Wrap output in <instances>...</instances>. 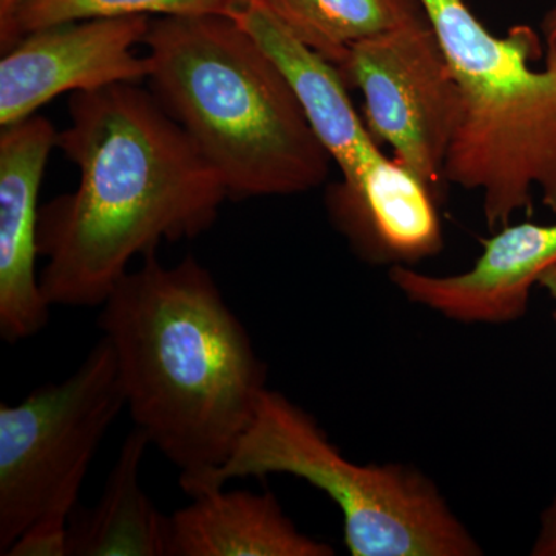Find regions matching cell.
I'll return each instance as SVG.
<instances>
[{
  "label": "cell",
  "instance_id": "cell-1",
  "mask_svg": "<svg viewBox=\"0 0 556 556\" xmlns=\"http://www.w3.org/2000/svg\"><path fill=\"white\" fill-rule=\"evenodd\" d=\"M58 148L75 190L40 207V285L51 306H101L131 260L206 232L228 199L188 134L139 84L70 94Z\"/></svg>",
  "mask_w": 556,
  "mask_h": 556
},
{
  "label": "cell",
  "instance_id": "cell-3",
  "mask_svg": "<svg viewBox=\"0 0 556 556\" xmlns=\"http://www.w3.org/2000/svg\"><path fill=\"white\" fill-rule=\"evenodd\" d=\"M149 90L217 172L228 199L324 185L327 150L281 70L225 14L150 21Z\"/></svg>",
  "mask_w": 556,
  "mask_h": 556
},
{
  "label": "cell",
  "instance_id": "cell-14",
  "mask_svg": "<svg viewBox=\"0 0 556 556\" xmlns=\"http://www.w3.org/2000/svg\"><path fill=\"white\" fill-rule=\"evenodd\" d=\"M150 447L139 428L127 434L100 500L75 508L68 525V556H172V519L139 481Z\"/></svg>",
  "mask_w": 556,
  "mask_h": 556
},
{
  "label": "cell",
  "instance_id": "cell-16",
  "mask_svg": "<svg viewBox=\"0 0 556 556\" xmlns=\"http://www.w3.org/2000/svg\"><path fill=\"white\" fill-rule=\"evenodd\" d=\"M239 0H22L14 14L9 53L28 33L68 22L129 16H229Z\"/></svg>",
  "mask_w": 556,
  "mask_h": 556
},
{
  "label": "cell",
  "instance_id": "cell-15",
  "mask_svg": "<svg viewBox=\"0 0 556 556\" xmlns=\"http://www.w3.org/2000/svg\"><path fill=\"white\" fill-rule=\"evenodd\" d=\"M303 43L338 65L364 40L424 16L419 0H266Z\"/></svg>",
  "mask_w": 556,
  "mask_h": 556
},
{
  "label": "cell",
  "instance_id": "cell-5",
  "mask_svg": "<svg viewBox=\"0 0 556 556\" xmlns=\"http://www.w3.org/2000/svg\"><path fill=\"white\" fill-rule=\"evenodd\" d=\"M269 475L303 479L334 501L353 556L482 555L478 541L427 475L404 464L353 463L332 444L316 417L268 388L251 426L206 492L223 489L232 479Z\"/></svg>",
  "mask_w": 556,
  "mask_h": 556
},
{
  "label": "cell",
  "instance_id": "cell-12",
  "mask_svg": "<svg viewBox=\"0 0 556 556\" xmlns=\"http://www.w3.org/2000/svg\"><path fill=\"white\" fill-rule=\"evenodd\" d=\"M441 199L397 160H380L353 190L328 192L329 215L357 255L413 266L444 249Z\"/></svg>",
  "mask_w": 556,
  "mask_h": 556
},
{
  "label": "cell",
  "instance_id": "cell-10",
  "mask_svg": "<svg viewBox=\"0 0 556 556\" xmlns=\"http://www.w3.org/2000/svg\"><path fill=\"white\" fill-rule=\"evenodd\" d=\"M556 263V222L510 223L482 240L467 270L431 276L413 266H391L390 280L408 302L459 324L501 325L529 308L541 274Z\"/></svg>",
  "mask_w": 556,
  "mask_h": 556
},
{
  "label": "cell",
  "instance_id": "cell-11",
  "mask_svg": "<svg viewBox=\"0 0 556 556\" xmlns=\"http://www.w3.org/2000/svg\"><path fill=\"white\" fill-rule=\"evenodd\" d=\"M229 16L283 73L311 129L342 172L339 188L356 189L386 153L354 109L340 70L289 31L266 0H239Z\"/></svg>",
  "mask_w": 556,
  "mask_h": 556
},
{
  "label": "cell",
  "instance_id": "cell-6",
  "mask_svg": "<svg viewBox=\"0 0 556 556\" xmlns=\"http://www.w3.org/2000/svg\"><path fill=\"white\" fill-rule=\"evenodd\" d=\"M124 408L104 338L67 379L0 404V555L38 519L72 518L94 453Z\"/></svg>",
  "mask_w": 556,
  "mask_h": 556
},
{
  "label": "cell",
  "instance_id": "cell-9",
  "mask_svg": "<svg viewBox=\"0 0 556 556\" xmlns=\"http://www.w3.org/2000/svg\"><path fill=\"white\" fill-rule=\"evenodd\" d=\"M58 135L40 115L0 134V336L9 343L35 338L49 324L51 305L36 260L39 190Z\"/></svg>",
  "mask_w": 556,
  "mask_h": 556
},
{
  "label": "cell",
  "instance_id": "cell-21",
  "mask_svg": "<svg viewBox=\"0 0 556 556\" xmlns=\"http://www.w3.org/2000/svg\"><path fill=\"white\" fill-rule=\"evenodd\" d=\"M546 64L554 65L556 67V36L555 38L546 39Z\"/></svg>",
  "mask_w": 556,
  "mask_h": 556
},
{
  "label": "cell",
  "instance_id": "cell-8",
  "mask_svg": "<svg viewBox=\"0 0 556 556\" xmlns=\"http://www.w3.org/2000/svg\"><path fill=\"white\" fill-rule=\"evenodd\" d=\"M150 17L68 22L28 33L0 61V126L36 115L64 93L139 84L149 61L138 54Z\"/></svg>",
  "mask_w": 556,
  "mask_h": 556
},
{
  "label": "cell",
  "instance_id": "cell-20",
  "mask_svg": "<svg viewBox=\"0 0 556 556\" xmlns=\"http://www.w3.org/2000/svg\"><path fill=\"white\" fill-rule=\"evenodd\" d=\"M538 287L543 288L556 303V263L554 266H551V268L541 274L540 280H538ZM554 317L556 320V311Z\"/></svg>",
  "mask_w": 556,
  "mask_h": 556
},
{
  "label": "cell",
  "instance_id": "cell-13",
  "mask_svg": "<svg viewBox=\"0 0 556 556\" xmlns=\"http://www.w3.org/2000/svg\"><path fill=\"white\" fill-rule=\"evenodd\" d=\"M172 519V556H332L305 535L270 492L208 490Z\"/></svg>",
  "mask_w": 556,
  "mask_h": 556
},
{
  "label": "cell",
  "instance_id": "cell-22",
  "mask_svg": "<svg viewBox=\"0 0 556 556\" xmlns=\"http://www.w3.org/2000/svg\"><path fill=\"white\" fill-rule=\"evenodd\" d=\"M544 31H546V39L555 38L556 36V9L552 11L547 16L546 27H544Z\"/></svg>",
  "mask_w": 556,
  "mask_h": 556
},
{
  "label": "cell",
  "instance_id": "cell-7",
  "mask_svg": "<svg viewBox=\"0 0 556 556\" xmlns=\"http://www.w3.org/2000/svg\"><path fill=\"white\" fill-rule=\"evenodd\" d=\"M336 67L361 91L369 134L442 200L459 90L427 14L356 43Z\"/></svg>",
  "mask_w": 556,
  "mask_h": 556
},
{
  "label": "cell",
  "instance_id": "cell-2",
  "mask_svg": "<svg viewBox=\"0 0 556 556\" xmlns=\"http://www.w3.org/2000/svg\"><path fill=\"white\" fill-rule=\"evenodd\" d=\"M142 258L110 292L98 321L135 427L193 497L251 426L268 390L266 365L199 260L164 266L156 251Z\"/></svg>",
  "mask_w": 556,
  "mask_h": 556
},
{
  "label": "cell",
  "instance_id": "cell-18",
  "mask_svg": "<svg viewBox=\"0 0 556 556\" xmlns=\"http://www.w3.org/2000/svg\"><path fill=\"white\" fill-rule=\"evenodd\" d=\"M532 555L556 556V497L541 515L540 532L533 543Z\"/></svg>",
  "mask_w": 556,
  "mask_h": 556
},
{
  "label": "cell",
  "instance_id": "cell-4",
  "mask_svg": "<svg viewBox=\"0 0 556 556\" xmlns=\"http://www.w3.org/2000/svg\"><path fill=\"white\" fill-rule=\"evenodd\" d=\"M459 90L445 181L481 193L486 226L510 225L533 193L556 214V67L535 62L540 36L527 25L496 36L466 0H419Z\"/></svg>",
  "mask_w": 556,
  "mask_h": 556
},
{
  "label": "cell",
  "instance_id": "cell-19",
  "mask_svg": "<svg viewBox=\"0 0 556 556\" xmlns=\"http://www.w3.org/2000/svg\"><path fill=\"white\" fill-rule=\"evenodd\" d=\"M22 0H0V51L9 43L11 27H13L14 14Z\"/></svg>",
  "mask_w": 556,
  "mask_h": 556
},
{
  "label": "cell",
  "instance_id": "cell-17",
  "mask_svg": "<svg viewBox=\"0 0 556 556\" xmlns=\"http://www.w3.org/2000/svg\"><path fill=\"white\" fill-rule=\"evenodd\" d=\"M70 519L46 517L33 522L7 556H67Z\"/></svg>",
  "mask_w": 556,
  "mask_h": 556
}]
</instances>
